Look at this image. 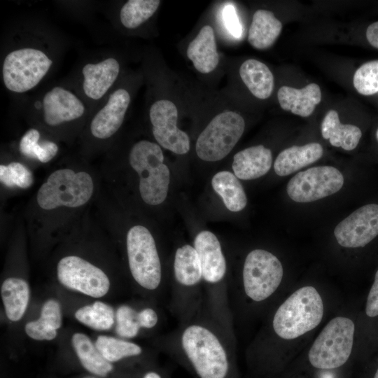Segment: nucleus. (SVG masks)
Wrapping results in <instances>:
<instances>
[{
	"instance_id": "e433bc0d",
	"label": "nucleus",
	"mask_w": 378,
	"mask_h": 378,
	"mask_svg": "<svg viewBox=\"0 0 378 378\" xmlns=\"http://www.w3.org/2000/svg\"><path fill=\"white\" fill-rule=\"evenodd\" d=\"M57 145L50 141L36 142L31 150L29 158L36 159L42 163L50 162L58 152Z\"/></svg>"
},
{
	"instance_id": "c03bdc74",
	"label": "nucleus",
	"mask_w": 378,
	"mask_h": 378,
	"mask_svg": "<svg viewBox=\"0 0 378 378\" xmlns=\"http://www.w3.org/2000/svg\"><path fill=\"white\" fill-rule=\"evenodd\" d=\"M83 378H97V376H92V375H88Z\"/></svg>"
},
{
	"instance_id": "f03ea898",
	"label": "nucleus",
	"mask_w": 378,
	"mask_h": 378,
	"mask_svg": "<svg viewBox=\"0 0 378 378\" xmlns=\"http://www.w3.org/2000/svg\"><path fill=\"white\" fill-rule=\"evenodd\" d=\"M200 262L204 290V303L210 312L226 326L230 328L229 289L223 285L227 262L221 245L211 232L203 230L194 240Z\"/></svg>"
},
{
	"instance_id": "a878e982",
	"label": "nucleus",
	"mask_w": 378,
	"mask_h": 378,
	"mask_svg": "<svg viewBox=\"0 0 378 378\" xmlns=\"http://www.w3.org/2000/svg\"><path fill=\"white\" fill-rule=\"evenodd\" d=\"M71 343L80 363L90 373L97 377H105L113 370V364L102 356L86 335L74 334Z\"/></svg>"
},
{
	"instance_id": "473e14b6",
	"label": "nucleus",
	"mask_w": 378,
	"mask_h": 378,
	"mask_svg": "<svg viewBox=\"0 0 378 378\" xmlns=\"http://www.w3.org/2000/svg\"><path fill=\"white\" fill-rule=\"evenodd\" d=\"M1 182L8 188L15 186L25 189L34 183L31 172L18 162H12L7 165H0Z\"/></svg>"
},
{
	"instance_id": "c756f323",
	"label": "nucleus",
	"mask_w": 378,
	"mask_h": 378,
	"mask_svg": "<svg viewBox=\"0 0 378 378\" xmlns=\"http://www.w3.org/2000/svg\"><path fill=\"white\" fill-rule=\"evenodd\" d=\"M95 346L102 356L111 363L139 356L142 354V349L137 344L105 335L97 337Z\"/></svg>"
},
{
	"instance_id": "7ed1b4c3",
	"label": "nucleus",
	"mask_w": 378,
	"mask_h": 378,
	"mask_svg": "<svg viewBox=\"0 0 378 378\" xmlns=\"http://www.w3.org/2000/svg\"><path fill=\"white\" fill-rule=\"evenodd\" d=\"M321 297L313 286L295 290L277 309L272 328L279 337L293 340L315 328L323 316Z\"/></svg>"
},
{
	"instance_id": "4be33fe9",
	"label": "nucleus",
	"mask_w": 378,
	"mask_h": 378,
	"mask_svg": "<svg viewBox=\"0 0 378 378\" xmlns=\"http://www.w3.org/2000/svg\"><path fill=\"white\" fill-rule=\"evenodd\" d=\"M323 148L318 143L293 146L282 150L276 157L274 169L280 176H288L319 160Z\"/></svg>"
},
{
	"instance_id": "9b49d317",
	"label": "nucleus",
	"mask_w": 378,
	"mask_h": 378,
	"mask_svg": "<svg viewBox=\"0 0 378 378\" xmlns=\"http://www.w3.org/2000/svg\"><path fill=\"white\" fill-rule=\"evenodd\" d=\"M52 61L43 51L24 48L9 52L2 67L6 88L14 92H24L38 85L50 69Z\"/></svg>"
},
{
	"instance_id": "6e6552de",
	"label": "nucleus",
	"mask_w": 378,
	"mask_h": 378,
	"mask_svg": "<svg viewBox=\"0 0 378 378\" xmlns=\"http://www.w3.org/2000/svg\"><path fill=\"white\" fill-rule=\"evenodd\" d=\"M174 276L176 287L171 290V303L182 320L203 302L196 297L197 294L202 295L203 292L196 288L202 281V276L199 256L194 246L186 244L176 249Z\"/></svg>"
},
{
	"instance_id": "bb28decb",
	"label": "nucleus",
	"mask_w": 378,
	"mask_h": 378,
	"mask_svg": "<svg viewBox=\"0 0 378 378\" xmlns=\"http://www.w3.org/2000/svg\"><path fill=\"white\" fill-rule=\"evenodd\" d=\"M29 287L25 280L9 277L1 286V295L8 318L18 321L22 318L29 300Z\"/></svg>"
},
{
	"instance_id": "6ab92c4d",
	"label": "nucleus",
	"mask_w": 378,
	"mask_h": 378,
	"mask_svg": "<svg viewBox=\"0 0 378 378\" xmlns=\"http://www.w3.org/2000/svg\"><path fill=\"white\" fill-rule=\"evenodd\" d=\"M272 164L271 150L262 145H258L237 153L233 158L232 169L238 178L252 180L267 174Z\"/></svg>"
},
{
	"instance_id": "412c9836",
	"label": "nucleus",
	"mask_w": 378,
	"mask_h": 378,
	"mask_svg": "<svg viewBox=\"0 0 378 378\" xmlns=\"http://www.w3.org/2000/svg\"><path fill=\"white\" fill-rule=\"evenodd\" d=\"M187 56L202 74L214 71L219 62L215 34L210 25L204 26L187 48Z\"/></svg>"
},
{
	"instance_id": "f3484780",
	"label": "nucleus",
	"mask_w": 378,
	"mask_h": 378,
	"mask_svg": "<svg viewBox=\"0 0 378 378\" xmlns=\"http://www.w3.org/2000/svg\"><path fill=\"white\" fill-rule=\"evenodd\" d=\"M43 119L55 126L80 118L85 112L83 102L71 92L55 87L46 92L43 99Z\"/></svg>"
},
{
	"instance_id": "5701e85b",
	"label": "nucleus",
	"mask_w": 378,
	"mask_h": 378,
	"mask_svg": "<svg viewBox=\"0 0 378 378\" xmlns=\"http://www.w3.org/2000/svg\"><path fill=\"white\" fill-rule=\"evenodd\" d=\"M282 30V24L270 10L259 9L253 14L248 30V41L255 49L271 47Z\"/></svg>"
},
{
	"instance_id": "ea45409f",
	"label": "nucleus",
	"mask_w": 378,
	"mask_h": 378,
	"mask_svg": "<svg viewBox=\"0 0 378 378\" xmlns=\"http://www.w3.org/2000/svg\"><path fill=\"white\" fill-rule=\"evenodd\" d=\"M40 139L39 132L34 128L29 130L21 138L19 144V150L21 154L29 158L34 144Z\"/></svg>"
},
{
	"instance_id": "a18cd8bd",
	"label": "nucleus",
	"mask_w": 378,
	"mask_h": 378,
	"mask_svg": "<svg viewBox=\"0 0 378 378\" xmlns=\"http://www.w3.org/2000/svg\"><path fill=\"white\" fill-rule=\"evenodd\" d=\"M374 378H378V369H377V372H376V373L374 374Z\"/></svg>"
},
{
	"instance_id": "c9c22d12",
	"label": "nucleus",
	"mask_w": 378,
	"mask_h": 378,
	"mask_svg": "<svg viewBox=\"0 0 378 378\" xmlns=\"http://www.w3.org/2000/svg\"><path fill=\"white\" fill-rule=\"evenodd\" d=\"M39 318L53 329L58 330L62 323L59 303L54 299L48 300L41 308Z\"/></svg>"
},
{
	"instance_id": "1a4fd4ad",
	"label": "nucleus",
	"mask_w": 378,
	"mask_h": 378,
	"mask_svg": "<svg viewBox=\"0 0 378 378\" xmlns=\"http://www.w3.org/2000/svg\"><path fill=\"white\" fill-rule=\"evenodd\" d=\"M244 128V120L239 113L228 111L218 114L197 140V156L208 162L223 159L240 139Z\"/></svg>"
},
{
	"instance_id": "7c9ffc66",
	"label": "nucleus",
	"mask_w": 378,
	"mask_h": 378,
	"mask_svg": "<svg viewBox=\"0 0 378 378\" xmlns=\"http://www.w3.org/2000/svg\"><path fill=\"white\" fill-rule=\"evenodd\" d=\"M160 4L159 0H130L120 12V22L127 29H134L148 20Z\"/></svg>"
},
{
	"instance_id": "9d476101",
	"label": "nucleus",
	"mask_w": 378,
	"mask_h": 378,
	"mask_svg": "<svg viewBox=\"0 0 378 378\" xmlns=\"http://www.w3.org/2000/svg\"><path fill=\"white\" fill-rule=\"evenodd\" d=\"M283 275V266L277 257L264 249L253 250L243 266L244 294L253 302H262L276 290Z\"/></svg>"
},
{
	"instance_id": "2eb2a0df",
	"label": "nucleus",
	"mask_w": 378,
	"mask_h": 378,
	"mask_svg": "<svg viewBox=\"0 0 378 378\" xmlns=\"http://www.w3.org/2000/svg\"><path fill=\"white\" fill-rule=\"evenodd\" d=\"M338 244L346 248L363 247L378 235V204L358 208L335 228Z\"/></svg>"
},
{
	"instance_id": "0eeeda50",
	"label": "nucleus",
	"mask_w": 378,
	"mask_h": 378,
	"mask_svg": "<svg viewBox=\"0 0 378 378\" xmlns=\"http://www.w3.org/2000/svg\"><path fill=\"white\" fill-rule=\"evenodd\" d=\"M354 330V323L349 318L337 316L330 321L309 351L312 365L328 370L344 365L351 353Z\"/></svg>"
},
{
	"instance_id": "b1692460",
	"label": "nucleus",
	"mask_w": 378,
	"mask_h": 378,
	"mask_svg": "<svg viewBox=\"0 0 378 378\" xmlns=\"http://www.w3.org/2000/svg\"><path fill=\"white\" fill-rule=\"evenodd\" d=\"M321 134L332 146L341 147L346 150H354L362 136L358 127L341 123L338 113L335 110H330L326 114L321 123Z\"/></svg>"
},
{
	"instance_id": "a19ab883",
	"label": "nucleus",
	"mask_w": 378,
	"mask_h": 378,
	"mask_svg": "<svg viewBox=\"0 0 378 378\" xmlns=\"http://www.w3.org/2000/svg\"><path fill=\"white\" fill-rule=\"evenodd\" d=\"M138 320L141 328L150 329L158 323V315L155 309L146 307L138 312Z\"/></svg>"
},
{
	"instance_id": "20e7f679",
	"label": "nucleus",
	"mask_w": 378,
	"mask_h": 378,
	"mask_svg": "<svg viewBox=\"0 0 378 378\" xmlns=\"http://www.w3.org/2000/svg\"><path fill=\"white\" fill-rule=\"evenodd\" d=\"M129 162L139 176L143 201L149 205L162 203L167 196L170 172L164 163L160 146L147 140L139 141L132 147Z\"/></svg>"
},
{
	"instance_id": "49530a36",
	"label": "nucleus",
	"mask_w": 378,
	"mask_h": 378,
	"mask_svg": "<svg viewBox=\"0 0 378 378\" xmlns=\"http://www.w3.org/2000/svg\"><path fill=\"white\" fill-rule=\"evenodd\" d=\"M376 137H377V139L378 141V128H377V132H376Z\"/></svg>"
},
{
	"instance_id": "79ce46f5",
	"label": "nucleus",
	"mask_w": 378,
	"mask_h": 378,
	"mask_svg": "<svg viewBox=\"0 0 378 378\" xmlns=\"http://www.w3.org/2000/svg\"><path fill=\"white\" fill-rule=\"evenodd\" d=\"M366 38L372 47L378 49V21L372 23L368 27Z\"/></svg>"
},
{
	"instance_id": "4c0bfd02",
	"label": "nucleus",
	"mask_w": 378,
	"mask_h": 378,
	"mask_svg": "<svg viewBox=\"0 0 378 378\" xmlns=\"http://www.w3.org/2000/svg\"><path fill=\"white\" fill-rule=\"evenodd\" d=\"M225 27L234 37H239L241 34V25L237 18L234 7L232 4L225 6L223 12Z\"/></svg>"
},
{
	"instance_id": "aec40b11",
	"label": "nucleus",
	"mask_w": 378,
	"mask_h": 378,
	"mask_svg": "<svg viewBox=\"0 0 378 378\" xmlns=\"http://www.w3.org/2000/svg\"><path fill=\"white\" fill-rule=\"evenodd\" d=\"M277 97L284 110L290 111L302 117H307L321 102V92L316 83H309L301 89L282 86L278 91Z\"/></svg>"
},
{
	"instance_id": "f704fd0d",
	"label": "nucleus",
	"mask_w": 378,
	"mask_h": 378,
	"mask_svg": "<svg viewBox=\"0 0 378 378\" xmlns=\"http://www.w3.org/2000/svg\"><path fill=\"white\" fill-rule=\"evenodd\" d=\"M27 335L36 340H52L57 336V330L53 329L42 319L28 322L24 327Z\"/></svg>"
},
{
	"instance_id": "a211bd4d",
	"label": "nucleus",
	"mask_w": 378,
	"mask_h": 378,
	"mask_svg": "<svg viewBox=\"0 0 378 378\" xmlns=\"http://www.w3.org/2000/svg\"><path fill=\"white\" fill-rule=\"evenodd\" d=\"M119 71L120 64L113 57L97 64H85L82 69L85 94L92 99H99L114 83Z\"/></svg>"
},
{
	"instance_id": "4468645a",
	"label": "nucleus",
	"mask_w": 378,
	"mask_h": 378,
	"mask_svg": "<svg viewBox=\"0 0 378 378\" xmlns=\"http://www.w3.org/2000/svg\"><path fill=\"white\" fill-rule=\"evenodd\" d=\"M149 117L153 134L159 145L178 155L189 151L188 135L177 127L178 110L172 102L167 99L156 101L150 106Z\"/></svg>"
},
{
	"instance_id": "f257e3e1",
	"label": "nucleus",
	"mask_w": 378,
	"mask_h": 378,
	"mask_svg": "<svg viewBox=\"0 0 378 378\" xmlns=\"http://www.w3.org/2000/svg\"><path fill=\"white\" fill-rule=\"evenodd\" d=\"M230 332L202 302L171 335V355L196 378H236Z\"/></svg>"
},
{
	"instance_id": "39448f33",
	"label": "nucleus",
	"mask_w": 378,
	"mask_h": 378,
	"mask_svg": "<svg viewBox=\"0 0 378 378\" xmlns=\"http://www.w3.org/2000/svg\"><path fill=\"white\" fill-rule=\"evenodd\" d=\"M93 192L94 181L89 173L62 168L52 172L40 186L36 202L45 211L78 208L88 202Z\"/></svg>"
},
{
	"instance_id": "cd10ccee",
	"label": "nucleus",
	"mask_w": 378,
	"mask_h": 378,
	"mask_svg": "<svg viewBox=\"0 0 378 378\" xmlns=\"http://www.w3.org/2000/svg\"><path fill=\"white\" fill-rule=\"evenodd\" d=\"M211 185L229 211L237 212L245 208L246 195L239 178L234 174L227 171L219 172L212 178Z\"/></svg>"
},
{
	"instance_id": "2f4dec72",
	"label": "nucleus",
	"mask_w": 378,
	"mask_h": 378,
	"mask_svg": "<svg viewBox=\"0 0 378 378\" xmlns=\"http://www.w3.org/2000/svg\"><path fill=\"white\" fill-rule=\"evenodd\" d=\"M353 84L357 92L363 95L378 92V59L362 64L355 72Z\"/></svg>"
},
{
	"instance_id": "423d86ee",
	"label": "nucleus",
	"mask_w": 378,
	"mask_h": 378,
	"mask_svg": "<svg viewBox=\"0 0 378 378\" xmlns=\"http://www.w3.org/2000/svg\"><path fill=\"white\" fill-rule=\"evenodd\" d=\"M126 246L134 280L146 290H158L162 282V266L150 232L142 225L132 227L127 234Z\"/></svg>"
},
{
	"instance_id": "72a5a7b5",
	"label": "nucleus",
	"mask_w": 378,
	"mask_h": 378,
	"mask_svg": "<svg viewBox=\"0 0 378 378\" xmlns=\"http://www.w3.org/2000/svg\"><path fill=\"white\" fill-rule=\"evenodd\" d=\"M115 332L121 337L131 339L140 330L138 312L128 305L120 306L115 313Z\"/></svg>"
},
{
	"instance_id": "393cba45",
	"label": "nucleus",
	"mask_w": 378,
	"mask_h": 378,
	"mask_svg": "<svg viewBox=\"0 0 378 378\" xmlns=\"http://www.w3.org/2000/svg\"><path fill=\"white\" fill-rule=\"evenodd\" d=\"M240 77L249 91L255 97L268 98L274 89V76L264 63L249 59L242 63L239 68Z\"/></svg>"
},
{
	"instance_id": "37998d69",
	"label": "nucleus",
	"mask_w": 378,
	"mask_h": 378,
	"mask_svg": "<svg viewBox=\"0 0 378 378\" xmlns=\"http://www.w3.org/2000/svg\"><path fill=\"white\" fill-rule=\"evenodd\" d=\"M142 378H162V375L155 371H148L146 372Z\"/></svg>"
},
{
	"instance_id": "58836bf2",
	"label": "nucleus",
	"mask_w": 378,
	"mask_h": 378,
	"mask_svg": "<svg viewBox=\"0 0 378 378\" xmlns=\"http://www.w3.org/2000/svg\"><path fill=\"white\" fill-rule=\"evenodd\" d=\"M365 312L370 317L378 315V270L375 274L374 283L368 293Z\"/></svg>"
},
{
	"instance_id": "dca6fc26",
	"label": "nucleus",
	"mask_w": 378,
	"mask_h": 378,
	"mask_svg": "<svg viewBox=\"0 0 378 378\" xmlns=\"http://www.w3.org/2000/svg\"><path fill=\"white\" fill-rule=\"evenodd\" d=\"M130 102V95L126 90L119 88L114 91L92 120L91 134L100 139L112 136L121 127Z\"/></svg>"
},
{
	"instance_id": "f8f14e48",
	"label": "nucleus",
	"mask_w": 378,
	"mask_h": 378,
	"mask_svg": "<svg viewBox=\"0 0 378 378\" xmlns=\"http://www.w3.org/2000/svg\"><path fill=\"white\" fill-rule=\"evenodd\" d=\"M343 184L344 176L337 169L319 166L296 174L288 183L286 191L293 201L307 203L336 193Z\"/></svg>"
},
{
	"instance_id": "ddd939ff",
	"label": "nucleus",
	"mask_w": 378,
	"mask_h": 378,
	"mask_svg": "<svg viewBox=\"0 0 378 378\" xmlns=\"http://www.w3.org/2000/svg\"><path fill=\"white\" fill-rule=\"evenodd\" d=\"M57 276L64 286L92 298L105 295L110 288V281L105 272L77 255H67L59 260Z\"/></svg>"
},
{
	"instance_id": "c85d7f7f",
	"label": "nucleus",
	"mask_w": 378,
	"mask_h": 378,
	"mask_svg": "<svg viewBox=\"0 0 378 378\" xmlns=\"http://www.w3.org/2000/svg\"><path fill=\"white\" fill-rule=\"evenodd\" d=\"M74 315L80 323L96 330H109L115 318L113 309L101 301L79 308Z\"/></svg>"
}]
</instances>
